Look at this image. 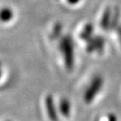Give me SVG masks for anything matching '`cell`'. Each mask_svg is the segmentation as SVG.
Masks as SVG:
<instances>
[{
    "label": "cell",
    "mask_w": 121,
    "mask_h": 121,
    "mask_svg": "<svg viewBox=\"0 0 121 121\" xmlns=\"http://www.w3.org/2000/svg\"><path fill=\"white\" fill-rule=\"evenodd\" d=\"M59 111L60 114L65 118H69L71 115V112H72V105H71L70 101L67 98H61L59 102Z\"/></svg>",
    "instance_id": "obj_3"
},
{
    "label": "cell",
    "mask_w": 121,
    "mask_h": 121,
    "mask_svg": "<svg viewBox=\"0 0 121 121\" xmlns=\"http://www.w3.org/2000/svg\"><path fill=\"white\" fill-rule=\"evenodd\" d=\"M45 111L47 113V116L51 121H58L59 114L58 109L56 106L55 100L53 98L52 95L48 94L45 98Z\"/></svg>",
    "instance_id": "obj_2"
},
{
    "label": "cell",
    "mask_w": 121,
    "mask_h": 121,
    "mask_svg": "<svg viewBox=\"0 0 121 121\" xmlns=\"http://www.w3.org/2000/svg\"><path fill=\"white\" fill-rule=\"evenodd\" d=\"M106 121H118V119L116 117L115 114L113 113H109L108 116H107V120Z\"/></svg>",
    "instance_id": "obj_4"
},
{
    "label": "cell",
    "mask_w": 121,
    "mask_h": 121,
    "mask_svg": "<svg viewBox=\"0 0 121 121\" xmlns=\"http://www.w3.org/2000/svg\"><path fill=\"white\" fill-rule=\"evenodd\" d=\"M104 86V79L100 76H96L91 80L83 93V100L85 104H90L95 100Z\"/></svg>",
    "instance_id": "obj_1"
}]
</instances>
